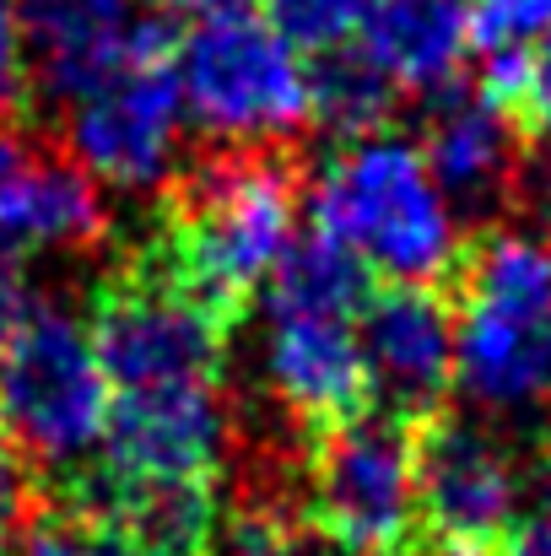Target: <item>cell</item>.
<instances>
[{
  "label": "cell",
  "mask_w": 551,
  "mask_h": 556,
  "mask_svg": "<svg viewBox=\"0 0 551 556\" xmlns=\"http://www.w3.org/2000/svg\"><path fill=\"white\" fill-rule=\"evenodd\" d=\"M438 189L454 200L460 216H492L525 163V125L509 98H498L487 81L481 87H443L433 92L416 136Z\"/></svg>",
  "instance_id": "14"
},
{
  "label": "cell",
  "mask_w": 551,
  "mask_h": 556,
  "mask_svg": "<svg viewBox=\"0 0 551 556\" xmlns=\"http://www.w3.org/2000/svg\"><path fill=\"white\" fill-rule=\"evenodd\" d=\"M27 92H33V65H27V43H22V27L16 16L0 5V130L27 109Z\"/></svg>",
  "instance_id": "20"
},
{
  "label": "cell",
  "mask_w": 551,
  "mask_h": 556,
  "mask_svg": "<svg viewBox=\"0 0 551 556\" xmlns=\"http://www.w3.org/2000/svg\"><path fill=\"white\" fill-rule=\"evenodd\" d=\"M358 43L400 92H443L471 54V0H373Z\"/></svg>",
  "instance_id": "16"
},
{
  "label": "cell",
  "mask_w": 551,
  "mask_h": 556,
  "mask_svg": "<svg viewBox=\"0 0 551 556\" xmlns=\"http://www.w3.org/2000/svg\"><path fill=\"white\" fill-rule=\"evenodd\" d=\"M358 346L367 410L395 416L405 427L443 416V400L454 394V308L438 298V287L384 281L378 292H367L358 314Z\"/></svg>",
  "instance_id": "12"
},
{
  "label": "cell",
  "mask_w": 551,
  "mask_h": 556,
  "mask_svg": "<svg viewBox=\"0 0 551 556\" xmlns=\"http://www.w3.org/2000/svg\"><path fill=\"white\" fill-rule=\"evenodd\" d=\"M314 227L395 287H438L465 260L454 200L438 189L422 147L389 130L358 136L330 157L314 185Z\"/></svg>",
  "instance_id": "3"
},
{
  "label": "cell",
  "mask_w": 551,
  "mask_h": 556,
  "mask_svg": "<svg viewBox=\"0 0 551 556\" xmlns=\"http://www.w3.org/2000/svg\"><path fill=\"white\" fill-rule=\"evenodd\" d=\"M309 81H314V119L330 125L347 141L373 136L389 119L395 98H400V87L367 60L363 43H347L336 54H320L309 65Z\"/></svg>",
  "instance_id": "17"
},
{
  "label": "cell",
  "mask_w": 551,
  "mask_h": 556,
  "mask_svg": "<svg viewBox=\"0 0 551 556\" xmlns=\"http://www.w3.org/2000/svg\"><path fill=\"white\" fill-rule=\"evenodd\" d=\"M303 525L341 556H411L416 519V427L358 410L303 432L298 454Z\"/></svg>",
  "instance_id": "4"
},
{
  "label": "cell",
  "mask_w": 551,
  "mask_h": 556,
  "mask_svg": "<svg viewBox=\"0 0 551 556\" xmlns=\"http://www.w3.org/2000/svg\"><path fill=\"white\" fill-rule=\"evenodd\" d=\"M233 421L227 383L114 394L103 432V508L163 492H216L233 454Z\"/></svg>",
  "instance_id": "8"
},
{
  "label": "cell",
  "mask_w": 551,
  "mask_h": 556,
  "mask_svg": "<svg viewBox=\"0 0 551 556\" xmlns=\"http://www.w3.org/2000/svg\"><path fill=\"white\" fill-rule=\"evenodd\" d=\"M82 556H184V552L147 546V541H136V535H125V530H114V525H103V519H92V514H87V541H82Z\"/></svg>",
  "instance_id": "25"
},
{
  "label": "cell",
  "mask_w": 551,
  "mask_h": 556,
  "mask_svg": "<svg viewBox=\"0 0 551 556\" xmlns=\"http://www.w3.org/2000/svg\"><path fill=\"white\" fill-rule=\"evenodd\" d=\"M519 205H525V216H530V227L551 238V136L547 141H536V147H525V163H519Z\"/></svg>",
  "instance_id": "23"
},
{
  "label": "cell",
  "mask_w": 551,
  "mask_h": 556,
  "mask_svg": "<svg viewBox=\"0 0 551 556\" xmlns=\"http://www.w3.org/2000/svg\"><path fill=\"white\" fill-rule=\"evenodd\" d=\"M43 514V497H38V481L33 470L11 454V443H0V552Z\"/></svg>",
  "instance_id": "19"
},
{
  "label": "cell",
  "mask_w": 551,
  "mask_h": 556,
  "mask_svg": "<svg viewBox=\"0 0 551 556\" xmlns=\"http://www.w3.org/2000/svg\"><path fill=\"white\" fill-rule=\"evenodd\" d=\"M509 556H551V519H536V514H530V525L514 530Z\"/></svg>",
  "instance_id": "27"
},
{
  "label": "cell",
  "mask_w": 551,
  "mask_h": 556,
  "mask_svg": "<svg viewBox=\"0 0 551 556\" xmlns=\"http://www.w3.org/2000/svg\"><path fill=\"white\" fill-rule=\"evenodd\" d=\"M184 119L179 71L158 43L71 103L65 152L109 189H168L179 174Z\"/></svg>",
  "instance_id": "10"
},
{
  "label": "cell",
  "mask_w": 551,
  "mask_h": 556,
  "mask_svg": "<svg viewBox=\"0 0 551 556\" xmlns=\"http://www.w3.org/2000/svg\"><path fill=\"white\" fill-rule=\"evenodd\" d=\"M525 465L487 421L416 427V519L438 552H503L519 530Z\"/></svg>",
  "instance_id": "9"
},
{
  "label": "cell",
  "mask_w": 551,
  "mask_h": 556,
  "mask_svg": "<svg viewBox=\"0 0 551 556\" xmlns=\"http://www.w3.org/2000/svg\"><path fill=\"white\" fill-rule=\"evenodd\" d=\"M373 0H265V22L309 60L358 43Z\"/></svg>",
  "instance_id": "18"
},
{
  "label": "cell",
  "mask_w": 551,
  "mask_h": 556,
  "mask_svg": "<svg viewBox=\"0 0 551 556\" xmlns=\"http://www.w3.org/2000/svg\"><path fill=\"white\" fill-rule=\"evenodd\" d=\"M227 319L163 276L147 254L103 281L92 341L114 394L227 383Z\"/></svg>",
  "instance_id": "7"
},
{
  "label": "cell",
  "mask_w": 551,
  "mask_h": 556,
  "mask_svg": "<svg viewBox=\"0 0 551 556\" xmlns=\"http://www.w3.org/2000/svg\"><path fill=\"white\" fill-rule=\"evenodd\" d=\"M454 281V389L481 421H551V238L492 227Z\"/></svg>",
  "instance_id": "2"
},
{
  "label": "cell",
  "mask_w": 551,
  "mask_h": 556,
  "mask_svg": "<svg viewBox=\"0 0 551 556\" xmlns=\"http://www.w3.org/2000/svg\"><path fill=\"white\" fill-rule=\"evenodd\" d=\"M82 541H87V519H54L43 508L0 556H82Z\"/></svg>",
  "instance_id": "22"
},
{
  "label": "cell",
  "mask_w": 551,
  "mask_h": 556,
  "mask_svg": "<svg viewBox=\"0 0 551 556\" xmlns=\"http://www.w3.org/2000/svg\"><path fill=\"white\" fill-rule=\"evenodd\" d=\"M109 238L103 185L60 147L0 130V243L16 254H92Z\"/></svg>",
  "instance_id": "13"
},
{
  "label": "cell",
  "mask_w": 551,
  "mask_h": 556,
  "mask_svg": "<svg viewBox=\"0 0 551 556\" xmlns=\"http://www.w3.org/2000/svg\"><path fill=\"white\" fill-rule=\"evenodd\" d=\"M163 11H179V16H195V22H205V16H227V11H243L249 0H158Z\"/></svg>",
  "instance_id": "28"
},
{
  "label": "cell",
  "mask_w": 551,
  "mask_h": 556,
  "mask_svg": "<svg viewBox=\"0 0 551 556\" xmlns=\"http://www.w3.org/2000/svg\"><path fill=\"white\" fill-rule=\"evenodd\" d=\"M16 27L27 43L33 87L60 103L87 98L136 54L158 49V27L136 0H22Z\"/></svg>",
  "instance_id": "15"
},
{
  "label": "cell",
  "mask_w": 551,
  "mask_h": 556,
  "mask_svg": "<svg viewBox=\"0 0 551 556\" xmlns=\"http://www.w3.org/2000/svg\"><path fill=\"white\" fill-rule=\"evenodd\" d=\"M0 5H5V0H0Z\"/></svg>",
  "instance_id": "31"
},
{
  "label": "cell",
  "mask_w": 551,
  "mask_h": 556,
  "mask_svg": "<svg viewBox=\"0 0 551 556\" xmlns=\"http://www.w3.org/2000/svg\"><path fill=\"white\" fill-rule=\"evenodd\" d=\"M38 303H43V298H38V287H33V260L0 243V341H11V336L33 319Z\"/></svg>",
  "instance_id": "21"
},
{
  "label": "cell",
  "mask_w": 551,
  "mask_h": 556,
  "mask_svg": "<svg viewBox=\"0 0 551 556\" xmlns=\"http://www.w3.org/2000/svg\"><path fill=\"white\" fill-rule=\"evenodd\" d=\"M358 314L336 303H298L265 292V341H260V378L271 405L298 421L303 432H320L341 416L367 410L363 346H358Z\"/></svg>",
  "instance_id": "11"
},
{
  "label": "cell",
  "mask_w": 551,
  "mask_h": 556,
  "mask_svg": "<svg viewBox=\"0 0 551 556\" xmlns=\"http://www.w3.org/2000/svg\"><path fill=\"white\" fill-rule=\"evenodd\" d=\"M114 389L98 357L92 325L60 303H38L33 319L0 341V427L27 470H82L103 454Z\"/></svg>",
  "instance_id": "5"
},
{
  "label": "cell",
  "mask_w": 551,
  "mask_h": 556,
  "mask_svg": "<svg viewBox=\"0 0 551 556\" xmlns=\"http://www.w3.org/2000/svg\"><path fill=\"white\" fill-rule=\"evenodd\" d=\"M174 71L189 119L222 147H292L314 125L309 65L265 16L227 11L195 22Z\"/></svg>",
  "instance_id": "6"
},
{
  "label": "cell",
  "mask_w": 551,
  "mask_h": 556,
  "mask_svg": "<svg viewBox=\"0 0 551 556\" xmlns=\"http://www.w3.org/2000/svg\"><path fill=\"white\" fill-rule=\"evenodd\" d=\"M271 556H341V552H330L325 541H309V530L303 535H292V541H281Z\"/></svg>",
  "instance_id": "29"
},
{
  "label": "cell",
  "mask_w": 551,
  "mask_h": 556,
  "mask_svg": "<svg viewBox=\"0 0 551 556\" xmlns=\"http://www.w3.org/2000/svg\"><path fill=\"white\" fill-rule=\"evenodd\" d=\"M519 114H530V119L551 136V33L541 38V49H536L530 65H525V81H519Z\"/></svg>",
  "instance_id": "24"
},
{
  "label": "cell",
  "mask_w": 551,
  "mask_h": 556,
  "mask_svg": "<svg viewBox=\"0 0 551 556\" xmlns=\"http://www.w3.org/2000/svg\"><path fill=\"white\" fill-rule=\"evenodd\" d=\"M433 556H503V552H433Z\"/></svg>",
  "instance_id": "30"
},
{
  "label": "cell",
  "mask_w": 551,
  "mask_h": 556,
  "mask_svg": "<svg viewBox=\"0 0 551 556\" xmlns=\"http://www.w3.org/2000/svg\"><path fill=\"white\" fill-rule=\"evenodd\" d=\"M298 211L303 174L292 147H216L168 179L147 260L233 325L292 249Z\"/></svg>",
  "instance_id": "1"
},
{
  "label": "cell",
  "mask_w": 551,
  "mask_h": 556,
  "mask_svg": "<svg viewBox=\"0 0 551 556\" xmlns=\"http://www.w3.org/2000/svg\"><path fill=\"white\" fill-rule=\"evenodd\" d=\"M525 497L536 503V519H551V432L536 448V465L525 470Z\"/></svg>",
  "instance_id": "26"
}]
</instances>
